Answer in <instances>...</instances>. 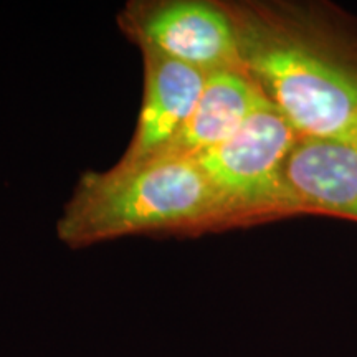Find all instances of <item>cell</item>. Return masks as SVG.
<instances>
[{"instance_id": "cell-1", "label": "cell", "mask_w": 357, "mask_h": 357, "mask_svg": "<svg viewBox=\"0 0 357 357\" xmlns=\"http://www.w3.org/2000/svg\"><path fill=\"white\" fill-rule=\"evenodd\" d=\"M225 220V207L197 159L159 155L86 174L56 231L77 248L126 235L204 230Z\"/></svg>"}, {"instance_id": "cell-2", "label": "cell", "mask_w": 357, "mask_h": 357, "mask_svg": "<svg viewBox=\"0 0 357 357\" xmlns=\"http://www.w3.org/2000/svg\"><path fill=\"white\" fill-rule=\"evenodd\" d=\"M231 17L245 70L298 136L357 132V73L271 19L247 13Z\"/></svg>"}, {"instance_id": "cell-3", "label": "cell", "mask_w": 357, "mask_h": 357, "mask_svg": "<svg viewBox=\"0 0 357 357\" xmlns=\"http://www.w3.org/2000/svg\"><path fill=\"white\" fill-rule=\"evenodd\" d=\"M298 139L288 119L266 100L230 139L195 158L229 220L288 208L283 166Z\"/></svg>"}, {"instance_id": "cell-4", "label": "cell", "mask_w": 357, "mask_h": 357, "mask_svg": "<svg viewBox=\"0 0 357 357\" xmlns=\"http://www.w3.org/2000/svg\"><path fill=\"white\" fill-rule=\"evenodd\" d=\"M124 33L139 48L213 73L245 70L230 10L197 0L131 2L119 15Z\"/></svg>"}, {"instance_id": "cell-5", "label": "cell", "mask_w": 357, "mask_h": 357, "mask_svg": "<svg viewBox=\"0 0 357 357\" xmlns=\"http://www.w3.org/2000/svg\"><path fill=\"white\" fill-rule=\"evenodd\" d=\"M141 52L144 96L132 141L119 166H134L166 153L185 128L211 75L154 48H141Z\"/></svg>"}, {"instance_id": "cell-6", "label": "cell", "mask_w": 357, "mask_h": 357, "mask_svg": "<svg viewBox=\"0 0 357 357\" xmlns=\"http://www.w3.org/2000/svg\"><path fill=\"white\" fill-rule=\"evenodd\" d=\"M288 208L312 207L357 220V132L300 137L283 166Z\"/></svg>"}, {"instance_id": "cell-7", "label": "cell", "mask_w": 357, "mask_h": 357, "mask_svg": "<svg viewBox=\"0 0 357 357\" xmlns=\"http://www.w3.org/2000/svg\"><path fill=\"white\" fill-rule=\"evenodd\" d=\"M268 98L243 70H220L207 77L194 113L162 155L197 158L220 146L243 126Z\"/></svg>"}]
</instances>
